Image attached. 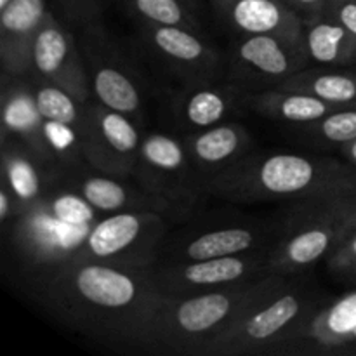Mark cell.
<instances>
[{
	"label": "cell",
	"mask_w": 356,
	"mask_h": 356,
	"mask_svg": "<svg viewBox=\"0 0 356 356\" xmlns=\"http://www.w3.org/2000/svg\"><path fill=\"white\" fill-rule=\"evenodd\" d=\"M26 273L31 294L45 312L113 350H139L149 315L162 298L149 270L70 261Z\"/></svg>",
	"instance_id": "6da1fadb"
},
{
	"label": "cell",
	"mask_w": 356,
	"mask_h": 356,
	"mask_svg": "<svg viewBox=\"0 0 356 356\" xmlns=\"http://www.w3.org/2000/svg\"><path fill=\"white\" fill-rule=\"evenodd\" d=\"M209 197L232 204H291L312 198H355L356 167L334 156L294 152H257L205 181Z\"/></svg>",
	"instance_id": "7a4b0ae2"
},
{
	"label": "cell",
	"mask_w": 356,
	"mask_h": 356,
	"mask_svg": "<svg viewBox=\"0 0 356 356\" xmlns=\"http://www.w3.org/2000/svg\"><path fill=\"white\" fill-rule=\"evenodd\" d=\"M287 275L270 273L219 291L163 296L149 315L139 350L163 356H211L216 344L282 285Z\"/></svg>",
	"instance_id": "3957f363"
},
{
	"label": "cell",
	"mask_w": 356,
	"mask_h": 356,
	"mask_svg": "<svg viewBox=\"0 0 356 356\" xmlns=\"http://www.w3.org/2000/svg\"><path fill=\"white\" fill-rule=\"evenodd\" d=\"M103 212L61 179L9 226L10 243L26 271L79 261Z\"/></svg>",
	"instance_id": "277c9868"
},
{
	"label": "cell",
	"mask_w": 356,
	"mask_h": 356,
	"mask_svg": "<svg viewBox=\"0 0 356 356\" xmlns=\"http://www.w3.org/2000/svg\"><path fill=\"white\" fill-rule=\"evenodd\" d=\"M329 302L327 294L302 275H287L278 289L250 309L221 341L211 356L282 353L306 341L316 313Z\"/></svg>",
	"instance_id": "5b68a950"
},
{
	"label": "cell",
	"mask_w": 356,
	"mask_h": 356,
	"mask_svg": "<svg viewBox=\"0 0 356 356\" xmlns=\"http://www.w3.org/2000/svg\"><path fill=\"white\" fill-rule=\"evenodd\" d=\"M356 226L355 198H312L287 204L270 254L273 273L302 275L325 261Z\"/></svg>",
	"instance_id": "8992f818"
},
{
	"label": "cell",
	"mask_w": 356,
	"mask_h": 356,
	"mask_svg": "<svg viewBox=\"0 0 356 356\" xmlns=\"http://www.w3.org/2000/svg\"><path fill=\"white\" fill-rule=\"evenodd\" d=\"M172 219L159 212L103 214L87 236L79 261H97L132 270H149L162 254Z\"/></svg>",
	"instance_id": "52a82bcc"
},
{
	"label": "cell",
	"mask_w": 356,
	"mask_h": 356,
	"mask_svg": "<svg viewBox=\"0 0 356 356\" xmlns=\"http://www.w3.org/2000/svg\"><path fill=\"white\" fill-rule=\"evenodd\" d=\"M76 40L89 75L92 99L143 125L146 117L145 82L110 37L103 21L76 31Z\"/></svg>",
	"instance_id": "ba28073f"
},
{
	"label": "cell",
	"mask_w": 356,
	"mask_h": 356,
	"mask_svg": "<svg viewBox=\"0 0 356 356\" xmlns=\"http://www.w3.org/2000/svg\"><path fill=\"white\" fill-rule=\"evenodd\" d=\"M132 177L174 205L184 218L197 212L204 198L209 197L183 138L162 131L145 132Z\"/></svg>",
	"instance_id": "9c48e42d"
},
{
	"label": "cell",
	"mask_w": 356,
	"mask_h": 356,
	"mask_svg": "<svg viewBox=\"0 0 356 356\" xmlns=\"http://www.w3.org/2000/svg\"><path fill=\"white\" fill-rule=\"evenodd\" d=\"M302 37L285 35H238L225 56V79L249 92L273 89L289 76L308 68Z\"/></svg>",
	"instance_id": "30bf717a"
},
{
	"label": "cell",
	"mask_w": 356,
	"mask_h": 356,
	"mask_svg": "<svg viewBox=\"0 0 356 356\" xmlns=\"http://www.w3.org/2000/svg\"><path fill=\"white\" fill-rule=\"evenodd\" d=\"M280 235V219L236 218L204 226H191L167 235L159 263L212 259L236 254L271 250Z\"/></svg>",
	"instance_id": "8fae6325"
},
{
	"label": "cell",
	"mask_w": 356,
	"mask_h": 356,
	"mask_svg": "<svg viewBox=\"0 0 356 356\" xmlns=\"http://www.w3.org/2000/svg\"><path fill=\"white\" fill-rule=\"evenodd\" d=\"M270 254L271 250H257L212 259L156 263L149 268V275L163 296L219 291L273 273Z\"/></svg>",
	"instance_id": "7c38bea8"
},
{
	"label": "cell",
	"mask_w": 356,
	"mask_h": 356,
	"mask_svg": "<svg viewBox=\"0 0 356 356\" xmlns=\"http://www.w3.org/2000/svg\"><path fill=\"white\" fill-rule=\"evenodd\" d=\"M138 26V38L148 54L183 86L209 82L225 75V56L202 30L153 24Z\"/></svg>",
	"instance_id": "4fadbf2b"
},
{
	"label": "cell",
	"mask_w": 356,
	"mask_h": 356,
	"mask_svg": "<svg viewBox=\"0 0 356 356\" xmlns=\"http://www.w3.org/2000/svg\"><path fill=\"white\" fill-rule=\"evenodd\" d=\"M143 136L141 124L129 115L103 106L94 99L86 104L83 156L96 170L111 176L132 177Z\"/></svg>",
	"instance_id": "5bb4252c"
},
{
	"label": "cell",
	"mask_w": 356,
	"mask_h": 356,
	"mask_svg": "<svg viewBox=\"0 0 356 356\" xmlns=\"http://www.w3.org/2000/svg\"><path fill=\"white\" fill-rule=\"evenodd\" d=\"M28 79L35 83L61 87L82 103L92 99L89 75L76 35L52 9L35 38Z\"/></svg>",
	"instance_id": "9a60e30c"
},
{
	"label": "cell",
	"mask_w": 356,
	"mask_h": 356,
	"mask_svg": "<svg viewBox=\"0 0 356 356\" xmlns=\"http://www.w3.org/2000/svg\"><path fill=\"white\" fill-rule=\"evenodd\" d=\"M63 183L75 188L92 207L103 214L125 211L159 212L172 221L186 219L174 205L143 188L134 177L111 176L90 167L89 163L72 172H63Z\"/></svg>",
	"instance_id": "2e32d148"
},
{
	"label": "cell",
	"mask_w": 356,
	"mask_h": 356,
	"mask_svg": "<svg viewBox=\"0 0 356 356\" xmlns=\"http://www.w3.org/2000/svg\"><path fill=\"white\" fill-rule=\"evenodd\" d=\"M249 90L225 76L190 83L172 94L170 115L184 134H191L235 118L249 108Z\"/></svg>",
	"instance_id": "e0dca14e"
},
{
	"label": "cell",
	"mask_w": 356,
	"mask_h": 356,
	"mask_svg": "<svg viewBox=\"0 0 356 356\" xmlns=\"http://www.w3.org/2000/svg\"><path fill=\"white\" fill-rule=\"evenodd\" d=\"M63 176V170L42 159L26 143L2 138V186L16 202L17 218L30 211Z\"/></svg>",
	"instance_id": "ac0fdd59"
},
{
	"label": "cell",
	"mask_w": 356,
	"mask_h": 356,
	"mask_svg": "<svg viewBox=\"0 0 356 356\" xmlns=\"http://www.w3.org/2000/svg\"><path fill=\"white\" fill-rule=\"evenodd\" d=\"M51 10L49 0H13L0 9V65L2 73L28 76L35 38Z\"/></svg>",
	"instance_id": "d6986e66"
},
{
	"label": "cell",
	"mask_w": 356,
	"mask_h": 356,
	"mask_svg": "<svg viewBox=\"0 0 356 356\" xmlns=\"http://www.w3.org/2000/svg\"><path fill=\"white\" fill-rule=\"evenodd\" d=\"M216 17L235 37L285 35L302 37V19L285 0H209Z\"/></svg>",
	"instance_id": "ffe728a7"
},
{
	"label": "cell",
	"mask_w": 356,
	"mask_h": 356,
	"mask_svg": "<svg viewBox=\"0 0 356 356\" xmlns=\"http://www.w3.org/2000/svg\"><path fill=\"white\" fill-rule=\"evenodd\" d=\"M195 169L205 181L254 149V139L236 118L183 136Z\"/></svg>",
	"instance_id": "44dd1931"
},
{
	"label": "cell",
	"mask_w": 356,
	"mask_h": 356,
	"mask_svg": "<svg viewBox=\"0 0 356 356\" xmlns=\"http://www.w3.org/2000/svg\"><path fill=\"white\" fill-rule=\"evenodd\" d=\"M2 138L19 139L42 159L54 163L45 143L44 117L35 96V83L28 76L2 73Z\"/></svg>",
	"instance_id": "7402d4cb"
},
{
	"label": "cell",
	"mask_w": 356,
	"mask_h": 356,
	"mask_svg": "<svg viewBox=\"0 0 356 356\" xmlns=\"http://www.w3.org/2000/svg\"><path fill=\"white\" fill-rule=\"evenodd\" d=\"M302 40L312 65L332 68L356 66V40L330 14L323 13L305 21Z\"/></svg>",
	"instance_id": "603a6c76"
},
{
	"label": "cell",
	"mask_w": 356,
	"mask_h": 356,
	"mask_svg": "<svg viewBox=\"0 0 356 356\" xmlns=\"http://www.w3.org/2000/svg\"><path fill=\"white\" fill-rule=\"evenodd\" d=\"M249 108L273 122L302 127L336 110L337 106L299 90L273 87L259 92H250Z\"/></svg>",
	"instance_id": "cb8c5ba5"
},
{
	"label": "cell",
	"mask_w": 356,
	"mask_h": 356,
	"mask_svg": "<svg viewBox=\"0 0 356 356\" xmlns=\"http://www.w3.org/2000/svg\"><path fill=\"white\" fill-rule=\"evenodd\" d=\"M356 330V289L329 301L309 323L306 341H312L318 351L334 353L351 344Z\"/></svg>",
	"instance_id": "d4e9b609"
},
{
	"label": "cell",
	"mask_w": 356,
	"mask_h": 356,
	"mask_svg": "<svg viewBox=\"0 0 356 356\" xmlns=\"http://www.w3.org/2000/svg\"><path fill=\"white\" fill-rule=\"evenodd\" d=\"M278 87L309 94L332 106H356V70L315 66L289 76Z\"/></svg>",
	"instance_id": "484cf974"
},
{
	"label": "cell",
	"mask_w": 356,
	"mask_h": 356,
	"mask_svg": "<svg viewBox=\"0 0 356 356\" xmlns=\"http://www.w3.org/2000/svg\"><path fill=\"white\" fill-rule=\"evenodd\" d=\"M298 138L316 148H343L356 138V106L336 108L318 120L296 127Z\"/></svg>",
	"instance_id": "4316f807"
},
{
	"label": "cell",
	"mask_w": 356,
	"mask_h": 356,
	"mask_svg": "<svg viewBox=\"0 0 356 356\" xmlns=\"http://www.w3.org/2000/svg\"><path fill=\"white\" fill-rule=\"evenodd\" d=\"M124 7L138 24L202 30L200 16L195 14L183 0H129Z\"/></svg>",
	"instance_id": "83f0119b"
},
{
	"label": "cell",
	"mask_w": 356,
	"mask_h": 356,
	"mask_svg": "<svg viewBox=\"0 0 356 356\" xmlns=\"http://www.w3.org/2000/svg\"><path fill=\"white\" fill-rule=\"evenodd\" d=\"M35 83V82H33ZM35 96L45 120H58L83 129L86 104L68 90L52 83H35Z\"/></svg>",
	"instance_id": "f1b7e54d"
},
{
	"label": "cell",
	"mask_w": 356,
	"mask_h": 356,
	"mask_svg": "<svg viewBox=\"0 0 356 356\" xmlns=\"http://www.w3.org/2000/svg\"><path fill=\"white\" fill-rule=\"evenodd\" d=\"M51 9H56L59 19L65 21L72 30L79 31L89 24L103 21L101 0H49Z\"/></svg>",
	"instance_id": "f546056e"
},
{
	"label": "cell",
	"mask_w": 356,
	"mask_h": 356,
	"mask_svg": "<svg viewBox=\"0 0 356 356\" xmlns=\"http://www.w3.org/2000/svg\"><path fill=\"white\" fill-rule=\"evenodd\" d=\"M325 264L332 277L344 282L356 280V226L327 257Z\"/></svg>",
	"instance_id": "4dcf8cb0"
},
{
	"label": "cell",
	"mask_w": 356,
	"mask_h": 356,
	"mask_svg": "<svg viewBox=\"0 0 356 356\" xmlns=\"http://www.w3.org/2000/svg\"><path fill=\"white\" fill-rule=\"evenodd\" d=\"M325 13L336 17L356 40V0H327Z\"/></svg>",
	"instance_id": "1f68e13d"
},
{
	"label": "cell",
	"mask_w": 356,
	"mask_h": 356,
	"mask_svg": "<svg viewBox=\"0 0 356 356\" xmlns=\"http://www.w3.org/2000/svg\"><path fill=\"white\" fill-rule=\"evenodd\" d=\"M285 2L301 16L302 23L322 16L327 7V0H285Z\"/></svg>",
	"instance_id": "d6a6232c"
},
{
	"label": "cell",
	"mask_w": 356,
	"mask_h": 356,
	"mask_svg": "<svg viewBox=\"0 0 356 356\" xmlns=\"http://www.w3.org/2000/svg\"><path fill=\"white\" fill-rule=\"evenodd\" d=\"M341 155H343V159L346 160V162H350L351 165L356 167V138L353 141L346 143V145L343 146V148H339Z\"/></svg>",
	"instance_id": "836d02e7"
},
{
	"label": "cell",
	"mask_w": 356,
	"mask_h": 356,
	"mask_svg": "<svg viewBox=\"0 0 356 356\" xmlns=\"http://www.w3.org/2000/svg\"><path fill=\"white\" fill-rule=\"evenodd\" d=\"M184 3H186L188 7H190L191 10H193L195 14H198L200 16V10H202V2L200 0H183Z\"/></svg>",
	"instance_id": "e575fe53"
},
{
	"label": "cell",
	"mask_w": 356,
	"mask_h": 356,
	"mask_svg": "<svg viewBox=\"0 0 356 356\" xmlns=\"http://www.w3.org/2000/svg\"><path fill=\"white\" fill-rule=\"evenodd\" d=\"M10 2H13V0H0V9H3L6 6H9Z\"/></svg>",
	"instance_id": "d590c367"
},
{
	"label": "cell",
	"mask_w": 356,
	"mask_h": 356,
	"mask_svg": "<svg viewBox=\"0 0 356 356\" xmlns=\"http://www.w3.org/2000/svg\"><path fill=\"white\" fill-rule=\"evenodd\" d=\"M353 344H356V330H355L353 337H351V344H350V346H353Z\"/></svg>",
	"instance_id": "8d00e7d4"
},
{
	"label": "cell",
	"mask_w": 356,
	"mask_h": 356,
	"mask_svg": "<svg viewBox=\"0 0 356 356\" xmlns=\"http://www.w3.org/2000/svg\"><path fill=\"white\" fill-rule=\"evenodd\" d=\"M120 2H122V3H124V6H125V3H127V2H129V0H120Z\"/></svg>",
	"instance_id": "74e56055"
},
{
	"label": "cell",
	"mask_w": 356,
	"mask_h": 356,
	"mask_svg": "<svg viewBox=\"0 0 356 356\" xmlns=\"http://www.w3.org/2000/svg\"><path fill=\"white\" fill-rule=\"evenodd\" d=\"M355 70H356V66H355Z\"/></svg>",
	"instance_id": "f35d334b"
}]
</instances>
